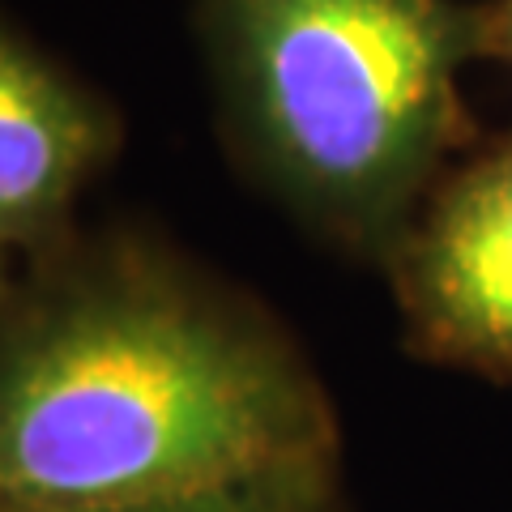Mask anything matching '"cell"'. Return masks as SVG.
Here are the masks:
<instances>
[{
    "label": "cell",
    "instance_id": "52a82bcc",
    "mask_svg": "<svg viewBox=\"0 0 512 512\" xmlns=\"http://www.w3.org/2000/svg\"><path fill=\"white\" fill-rule=\"evenodd\" d=\"M9 248H13V244H9L5 235H0V299H5V286H9V282H5V261H9Z\"/></svg>",
    "mask_w": 512,
    "mask_h": 512
},
{
    "label": "cell",
    "instance_id": "8992f818",
    "mask_svg": "<svg viewBox=\"0 0 512 512\" xmlns=\"http://www.w3.org/2000/svg\"><path fill=\"white\" fill-rule=\"evenodd\" d=\"M483 52L512 69V0L483 5Z\"/></svg>",
    "mask_w": 512,
    "mask_h": 512
},
{
    "label": "cell",
    "instance_id": "3957f363",
    "mask_svg": "<svg viewBox=\"0 0 512 512\" xmlns=\"http://www.w3.org/2000/svg\"><path fill=\"white\" fill-rule=\"evenodd\" d=\"M389 265L431 359L512 376V137L427 192Z\"/></svg>",
    "mask_w": 512,
    "mask_h": 512
},
{
    "label": "cell",
    "instance_id": "5b68a950",
    "mask_svg": "<svg viewBox=\"0 0 512 512\" xmlns=\"http://www.w3.org/2000/svg\"><path fill=\"white\" fill-rule=\"evenodd\" d=\"M325 478H329L325 470H303V474L269 478V483L184 495V500L141 504L120 512H325Z\"/></svg>",
    "mask_w": 512,
    "mask_h": 512
},
{
    "label": "cell",
    "instance_id": "277c9868",
    "mask_svg": "<svg viewBox=\"0 0 512 512\" xmlns=\"http://www.w3.org/2000/svg\"><path fill=\"white\" fill-rule=\"evenodd\" d=\"M120 141L99 94L0 22V235L39 244Z\"/></svg>",
    "mask_w": 512,
    "mask_h": 512
},
{
    "label": "cell",
    "instance_id": "6da1fadb",
    "mask_svg": "<svg viewBox=\"0 0 512 512\" xmlns=\"http://www.w3.org/2000/svg\"><path fill=\"white\" fill-rule=\"evenodd\" d=\"M325 457L291 342L154 252L82 256L0 325V512H120Z\"/></svg>",
    "mask_w": 512,
    "mask_h": 512
},
{
    "label": "cell",
    "instance_id": "7a4b0ae2",
    "mask_svg": "<svg viewBox=\"0 0 512 512\" xmlns=\"http://www.w3.org/2000/svg\"><path fill=\"white\" fill-rule=\"evenodd\" d=\"M205 43L261 180L384 256L466 137L461 69L487 56L461 0H205Z\"/></svg>",
    "mask_w": 512,
    "mask_h": 512
}]
</instances>
